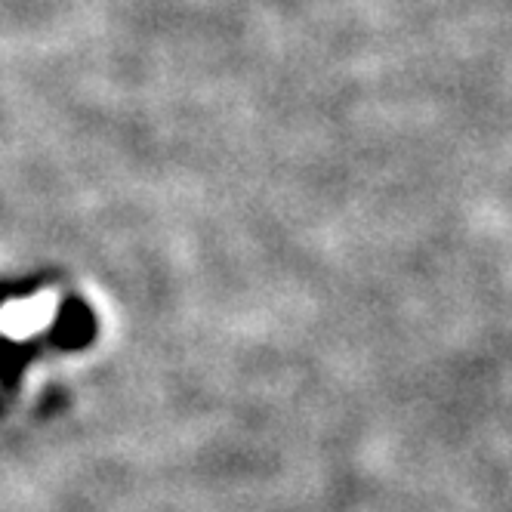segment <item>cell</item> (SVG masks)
I'll return each instance as SVG.
<instances>
[{"label":"cell","mask_w":512,"mask_h":512,"mask_svg":"<svg viewBox=\"0 0 512 512\" xmlns=\"http://www.w3.org/2000/svg\"><path fill=\"white\" fill-rule=\"evenodd\" d=\"M56 315V297L53 294H41L34 300L25 303H13L0 312V327L10 334V337H28V334H38L41 327H47Z\"/></svg>","instance_id":"cell-1"}]
</instances>
